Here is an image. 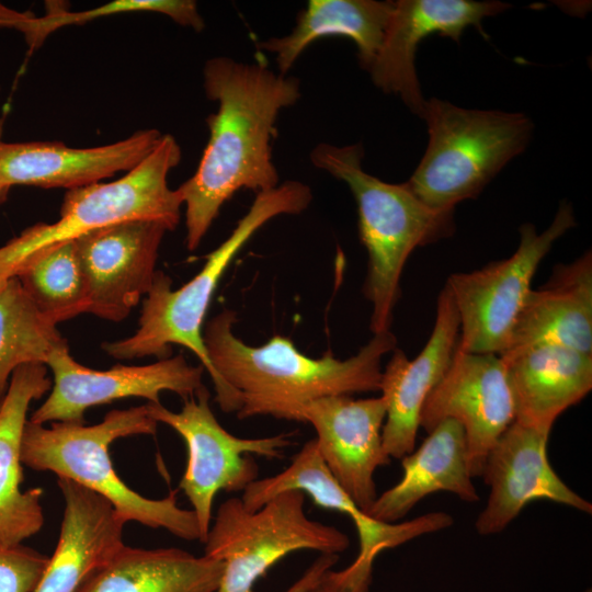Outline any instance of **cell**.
Returning <instances> with one entry per match:
<instances>
[{"label": "cell", "instance_id": "277c9868", "mask_svg": "<svg viewBox=\"0 0 592 592\" xmlns=\"http://www.w3.org/2000/svg\"><path fill=\"white\" fill-rule=\"evenodd\" d=\"M158 422L147 403L112 410L94 425L72 422L25 423L21 442L22 464L37 471H50L105 498L127 523L164 528L186 540H200L195 514L178 505L175 492L149 499L130 489L117 475L110 455L111 444L132 435H152Z\"/></svg>", "mask_w": 592, "mask_h": 592}, {"label": "cell", "instance_id": "1f68e13d", "mask_svg": "<svg viewBox=\"0 0 592 592\" xmlns=\"http://www.w3.org/2000/svg\"><path fill=\"white\" fill-rule=\"evenodd\" d=\"M33 15V13L18 11L0 2V27L13 29L22 34Z\"/></svg>", "mask_w": 592, "mask_h": 592}, {"label": "cell", "instance_id": "ba28073f", "mask_svg": "<svg viewBox=\"0 0 592 592\" xmlns=\"http://www.w3.org/2000/svg\"><path fill=\"white\" fill-rule=\"evenodd\" d=\"M204 545V556L224 565L216 592H255V582L285 556L304 549L338 555L350 539L337 527L310 520L305 493L288 490L253 511L240 498L224 501Z\"/></svg>", "mask_w": 592, "mask_h": 592}, {"label": "cell", "instance_id": "9c48e42d", "mask_svg": "<svg viewBox=\"0 0 592 592\" xmlns=\"http://www.w3.org/2000/svg\"><path fill=\"white\" fill-rule=\"evenodd\" d=\"M576 225L571 205L562 202L543 232L530 223L520 227V242L511 257L447 277L459 316V351L503 353L539 263Z\"/></svg>", "mask_w": 592, "mask_h": 592}, {"label": "cell", "instance_id": "44dd1931", "mask_svg": "<svg viewBox=\"0 0 592 592\" xmlns=\"http://www.w3.org/2000/svg\"><path fill=\"white\" fill-rule=\"evenodd\" d=\"M559 344L592 354V253L555 267L548 282L531 289L508 345L510 358L532 346Z\"/></svg>", "mask_w": 592, "mask_h": 592}, {"label": "cell", "instance_id": "5b68a950", "mask_svg": "<svg viewBox=\"0 0 592 592\" xmlns=\"http://www.w3.org/2000/svg\"><path fill=\"white\" fill-rule=\"evenodd\" d=\"M312 200L311 190L299 181H286L276 189L257 194L249 212L230 236L206 259L201 271L178 289L172 280L157 271L144 299L139 327L125 339L103 344V350L118 360L144 356L170 357L171 345L192 351L213 379L214 368L204 343V321L213 295L232 259L247 241L270 219L304 212Z\"/></svg>", "mask_w": 592, "mask_h": 592}, {"label": "cell", "instance_id": "484cf974", "mask_svg": "<svg viewBox=\"0 0 592 592\" xmlns=\"http://www.w3.org/2000/svg\"><path fill=\"white\" fill-rule=\"evenodd\" d=\"M221 561L180 548H133L125 545L77 592H216Z\"/></svg>", "mask_w": 592, "mask_h": 592}, {"label": "cell", "instance_id": "e575fe53", "mask_svg": "<svg viewBox=\"0 0 592 592\" xmlns=\"http://www.w3.org/2000/svg\"><path fill=\"white\" fill-rule=\"evenodd\" d=\"M0 406H1V401H0Z\"/></svg>", "mask_w": 592, "mask_h": 592}, {"label": "cell", "instance_id": "d6a6232c", "mask_svg": "<svg viewBox=\"0 0 592 592\" xmlns=\"http://www.w3.org/2000/svg\"><path fill=\"white\" fill-rule=\"evenodd\" d=\"M309 592H348L339 571L328 570L321 581L314 587Z\"/></svg>", "mask_w": 592, "mask_h": 592}, {"label": "cell", "instance_id": "2e32d148", "mask_svg": "<svg viewBox=\"0 0 592 592\" xmlns=\"http://www.w3.org/2000/svg\"><path fill=\"white\" fill-rule=\"evenodd\" d=\"M549 433L513 421L492 446L481 474L490 494L475 523L480 535L503 531L534 500H549L592 513V504L551 468L547 458Z\"/></svg>", "mask_w": 592, "mask_h": 592}, {"label": "cell", "instance_id": "ffe728a7", "mask_svg": "<svg viewBox=\"0 0 592 592\" xmlns=\"http://www.w3.org/2000/svg\"><path fill=\"white\" fill-rule=\"evenodd\" d=\"M64 514L54 554L34 592H77L124 546L126 522L102 496L58 478Z\"/></svg>", "mask_w": 592, "mask_h": 592}, {"label": "cell", "instance_id": "d6986e66", "mask_svg": "<svg viewBox=\"0 0 592 592\" xmlns=\"http://www.w3.org/2000/svg\"><path fill=\"white\" fill-rule=\"evenodd\" d=\"M0 183L68 190L98 183L119 171H130L158 145L162 134L141 129L109 145L73 148L61 143L1 139Z\"/></svg>", "mask_w": 592, "mask_h": 592}, {"label": "cell", "instance_id": "83f0119b", "mask_svg": "<svg viewBox=\"0 0 592 592\" xmlns=\"http://www.w3.org/2000/svg\"><path fill=\"white\" fill-rule=\"evenodd\" d=\"M15 277L38 309L56 325L88 312L87 284L73 241L36 252Z\"/></svg>", "mask_w": 592, "mask_h": 592}, {"label": "cell", "instance_id": "4fadbf2b", "mask_svg": "<svg viewBox=\"0 0 592 592\" xmlns=\"http://www.w3.org/2000/svg\"><path fill=\"white\" fill-rule=\"evenodd\" d=\"M447 419L463 426L470 475L481 477L488 453L514 421L500 355L455 349L447 371L422 407L420 426L429 433Z\"/></svg>", "mask_w": 592, "mask_h": 592}, {"label": "cell", "instance_id": "3957f363", "mask_svg": "<svg viewBox=\"0 0 592 592\" xmlns=\"http://www.w3.org/2000/svg\"><path fill=\"white\" fill-rule=\"evenodd\" d=\"M361 144L320 143L310 152L311 163L344 182L357 206L358 236L368 255L363 294L372 304L373 334L389 331L400 297V277L417 247L449 236L453 213L424 205L407 183L392 184L365 172Z\"/></svg>", "mask_w": 592, "mask_h": 592}, {"label": "cell", "instance_id": "5bb4252c", "mask_svg": "<svg viewBox=\"0 0 592 592\" xmlns=\"http://www.w3.org/2000/svg\"><path fill=\"white\" fill-rule=\"evenodd\" d=\"M385 418L380 396L353 399L346 395L308 401L288 417L289 421L306 422L315 429L325 465L366 514L377 498L374 474L390 463L382 441Z\"/></svg>", "mask_w": 592, "mask_h": 592}, {"label": "cell", "instance_id": "e0dca14e", "mask_svg": "<svg viewBox=\"0 0 592 592\" xmlns=\"http://www.w3.org/2000/svg\"><path fill=\"white\" fill-rule=\"evenodd\" d=\"M510 5L501 1L398 0L387 24L382 46L367 70L373 83L385 93L398 95L408 109L423 117L425 99L414 67L419 43L436 33L458 42L463 31ZM483 33V32H482Z\"/></svg>", "mask_w": 592, "mask_h": 592}, {"label": "cell", "instance_id": "7402d4cb", "mask_svg": "<svg viewBox=\"0 0 592 592\" xmlns=\"http://www.w3.org/2000/svg\"><path fill=\"white\" fill-rule=\"evenodd\" d=\"M47 367L30 363L18 367L0 406V545L14 546L44 525L43 490L22 491L21 442L31 402L52 388Z\"/></svg>", "mask_w": 592, "mask_h": 592}, {"label": "cell", "instance_id": "30bf717a", "mask_svg": "<svg viewBox=\"0 0 592 592\" xmlns=\"http://www.w3.org/2000/svg\"><path fill=\"white\" fill-rule=\"evenodd\" d=\"M147 407L153 420L172 428L185 442L187 460L179 488L192 505L203 544L216 494L243 491L258 479L259 467L252 455L281 458L292 444L288 434L243 439L229 433L214 415L204 385L184 399L179 412L161 403L148 402Z\"/></svg>", "mask_w": 592, "mask_h": 592}, {"label": "cell", "instance_id": "d4e9b609", "mask_svg": "<svg viewBox=\"0 0 592 592\" xmlns=\"http://www.w3.org/2000/svg\"><path fill=\"white\" fill-rule=\"evenodd\" d=\"M394 1L309 0L289 34L258 44L275 56L280 73L286 75L301 53L325 36H345L357 47L362 68L372 66L385 35Z\"/></svg>", "mask_w": 592, "mask_h": 592}, {"label": "cell", "instance_id": "cb8c5ba5", "mask_svg": "<svg viewBox=\"0 0 592 592\" xmlns=\"http://www.w3.org/2000/svg\"><path fill=\"white\" fill-rule=\"evenodd\" d=\"M401 459L402 477L377 496L367 512L372 519L392 524L436 491L452 492L467 502L479 501L469 471L465 431L457 421L440 422L417 451Z\"/></svg>", "mask_w": 592, "mask_h": 592}, {"label": "cell", "instance_id": "f546056e", "mask_svg": "<svg viewBox=\"0 0 592 592\" xmlns=\"http://www.w3.org/2000/svg\"><path fill=\"white\" fill-rule=\"evenodd\" d=\"M48 558L23 544L0 545V592H34Z\"/></svg>", "mask_w": 592, "mask_h": 592}, {"label": "cell", "instance_id": "603a6c76", "mask_svg": "<svg viewBox=\"0 0 592 592\" xmlns=\"http://www.w3.org/2000/svg\"><path fill=\"white\" fill-rule=\"evenodd\" d=\"M502 361L514 421L526 426L551 431L556 419L592 388V354L571 348L540 344Z\"/></svg>", "mask_w": 592, "mask_h": 592}, {"label": "cell", "instance_id": "836d02e7", "mask_svg": "<svg viewBox=\"0 0 592 592\" xmlns=\"http://www.w3.org/2000/svg\"><path fill=\"white\" fill-rule=\"evenodd\" d=\"M10 189H11V187H9V186H7V185L0 183V204H2V203L5 201V198H7L8 194H9Z\"/></svg>", "mask_w": 592, "mask_h": 592}, {"label": "cell", "instance_id": "52a82bcc", "mask_svg": "<svg viewBox=\"0 0 592 592\" xmlns=\"http://www.w3.org/2000/svg\"><path fill=\"white\" fill-rule=\"evenodd\" d=\"M181 158L180 145L166 134L139 164L118 180L68 190L58 220L31 226L0 247V286L15 277L36 252L105 226L147 219L173 230L180 221L183 200L178 189L169 187L168 175Z\"/></svg>", "mask_w": 592, "mask_h": 592}, {"label": "cell", "instance_id": "9a60e30c", "mask_svg": "<svg viewBox=\"0 0 592 592\" xmlns=\"http://www.w3.org/2000/svg\"><path fill=\"white\" fill-rule=\"evenodd\" d=\"M167 231L161 221L133 219L73 241L87 284L89 314L114 322L129 315L150 289Z\"/></svg>", "mask_w": 592, "mask_h": 592}, {"label": "cell", "instance_id": "8992f818", "mask_svg": "<svg viewBox=\"0 0 592 592\" xmlns=\"http://www.w3.org/2000/svg\"><path fill=\"white\" fill-rule=\"evenodd\" d=\"M426 150L406 182L428 207L454 212L475 198L527 146L533 124L514 112L469 110L440 99L425 101Z\"/></svg>", "mask_w": 592, "mask_h": 592}, {"label": "cell", "instance_id": "4dcf8cb0", "mask_svg": "<svg viewBox=\"0 0 592 592\" xmlns=\"http://www.w3.org/2000/svg\"><path fill=\"white\" fill-rule=\"evenodd\" d=\"M338 560L339 555L321 554L285 592H309Z\"/></svg>", "mask_w": 592, "mask_h": 592}, {"label": "cell", "instance_id": "f1b7e54d", "mask_svg": "<svg viewBox=\"0 0 592 592\" xmlns=\"http://www.w3.org/2000/svg\"><path fill=\"white\" fill-rule=\"evenodd\" d=\"M48 8L42 16L34 14L23 34L30 50L38 48L53 32L64 26L84 24L99 18L127 12L161 13L196 32L205 27L197 4L192 0H115L79 12L59 9V4Z\"/></svg>", "mask_w": 592, "mask_h": 592}, {"label": "cell", "instance_id": "ac0fdd59", "mask_svg": "<svg viewBox=\"0 0 592 592\" xmlns=\"http://www.w3.org/2000/svg\"><path fill=\"white\" fill-rule=\"evenodd\" d=\"M459 325L457 308L445 284L439 294L434 327L423 350L411 361L396 348L382 371L379 391L386 406L382 441L390 458H402L413 451L422 407L451 364Z\"/></svg>", "mask_w": 592, "mask_h": 592}, {"label": "cell", "instance_id": "6da1fadb", "mask_svg": "<svg viewBox=\"0 0 592 592\" xmlns=\"http://www.w3.org/2000/svg\"><path fill=\"white\" fill-rule=\"evenodd\" d=\"M207 99L218 103L206 118L209 139L195 173L182 183L186 247L196 249L224 203L240 190L264 193L280 185L272 159L280 112L300 98L295 77L264 64L209 58L203 69Z\"/></svg>", "mask_w": 592, "mask_h": 592}, {"label": "cell", "instance_id": "7c38bea8", "mask_svg": "<svg viewBox=\"0 0 592 592\" xmlns=\"http://www.w3.org/2000/svg\"><path fill=\"white\" fill-rule=\"evenodd\" d=\"M288 490L307 493L316 505L337 510L351 517L358 535L360 551L344 571L357 592H368L373 563L379 553L453 524L452 516L444 512L425 514L400 524L372 519L333 478L319 454L315 439L303 445L283 471L251 482L242 491L240 500L248 510L253 511L274 496Z\"/></svg>", "mask_w": 592, "mask_h": 592}, {"label": "cell", "instance_id": "7a4b0ae2", "mask_svg": "<svg viewBox=\"0 0 592 592\" xmlns=\"http://www.w3.org/2000/svg\"><path fill=\"white\" fill-rule=\"evenodd\" d=\"M236 321V311L225 309L208 321L203 337L215 373V401L239 419L288 420L296 407L311 400L379 391L382 358L397 345L389 330L374 334L346 360L331 351L312 358L280 334L262 345H249L232 332Z\"/></svg>", "mask_w": 592, "mask_h": 592}, {"label": "cell", "instance_id": "8fae6325", "mask_svg": "<svg viewBox=\"0 0 592 592\" xmlns=\"http://www.w3.org/2000/svg\"><path fill=\"white\" fill-rule=\"evenodd\" d=\"M45 365L53 373V384L47 399L30 418L37 424L84 423L86 411L94 406L129 397L160 403L162 391L186 399L203 386L204 367L189 364L181 354L148 365L118 364L96 371L73 360L65 341L52 351Z\"/></svg>", "mask_w": 592, "mask_h": 592}, {"label": "cell", "instance_id": "4316f807", "mask_svg": "<svg viewBox=\"0 0 592 592\" xmlns=\"http://www.w3.org/2000/svg\"><path fill=\"white\" fill-rule=\"evenodd\" d=\"M65 341L57 325L38 309L18 277L0 286V396L18 367L45 365L52 351Z\"/></svg>", "mask_w": 592, "mask_h": 592}]
</instances>
